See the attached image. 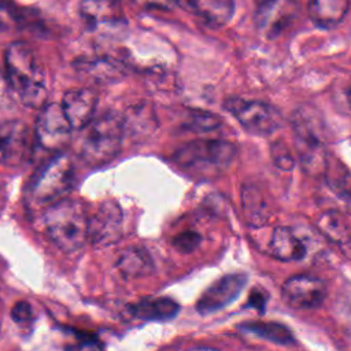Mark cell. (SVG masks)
Segmentation results:
<instances>
[{
	"instance_id": "d4e9b609",
	"label": "cell",
	"mask_w": 351,
	"mask_h": 351,
	"mask_svg": "<svg viewBox=\"0 0 351 351\" xmlns=\"http://www.w3.org/2000/svg\"><path fill=\"white\" fill-rule=\"evenodd\" d=\"M89 75L93 77L97 82L100 81H112L114 78H119L121 70L118 66L111 63L110 60L97 59L93 62H86L82 67Z\"/></svg>"
},
{
	"instance_id": "9c48e42d",
	"label": "cell",
	"mask_w": 351,
	"mask_h": 351,
	"mask_svg": "<svg viewBox=\"0 0 351 351\" xmlns=\"http://www.w3.org/2000/svg\"><path fill=\"white\" fill-rule=\"evenodd\" d=\"M122 236V210L115 200L100 203L92 217H88V240L97 248L115 244Z\"/></svg>"
},
{
	"instance_id": "603a6c76",
	"label": "cell",
	"mask_w": 351,
	"mask_h": 351,
	"mask_svg": "<svg viewBox=\"0 0 351 351\" xmlns=\"http://www.w3.org/2000/svg\"><path fill=\"white\" fill-rule=\"evenodd\" d=\"M324 173H326V181L329 188L344 200L350 197V174L343 163H329V158L325 166Z\"/></svg>"
},
{
	"instance_id": "4fadbf2b",
	"label": "cell",
	"mask_w": 351,
	"mask_h": 351,
	"mask_svg": "<svg viewBox=\"0 0 351 351\" xmlns=\"http://www.w3.org/2000/svg\"><path fill=\"white\" fill-rule=\"evenodd\" d=\"M99 96L93 89L80 88L64 93L62 110L73 130H81L93 118Z\"/></svg>"
},
{
	"instance_id": "484cf974",
	"label": "cell",
	"mask_w": 351,
	"mask_h": 351,
	"mask_svg": "<svg viewBox=\"0 0 351 351\" xmlns=\"http://www.w3.org/2000/svg\"><path fill=\"white\" fill-rule=\"evenodd\" d=\"M270 156L276 167L284 171H289L295 166V158L292 156L289 148L282 141H276L270 145Z\"/></svg>"
},
{
	"instance_id": "3957f363",
	"label": "cell",
	"mask_w": 351,
	"mask_h": 351,
	"mask_svg": "<svg viewBox=\"0 0 351 351\" xmlns=\"http://www.w3.org/2000/svg\"><path fill=\"white\" fill-rule=\"evenodd\" d=\"M43 223L52 243L64 252L77 251L88 241V214L78 200L63 197L49 204Z\"/></svg>"
},
{
	"instance_id": "4316f807",
	"label": "cell",
	"mask_w": 351,
	"mask_h": 351,
	"mask_svg": "<svg viewBox=\"0 0 351 351\" xmlns=\"http://www.w3.org/2000/svg\"><path fill=\"white\" fill-rule=\"evenodd\" d=\"M200 241H202V236L199 233L186 230V232L177 234L173 239L171 244L177 251H180L182 254H191L200 245Z\"/></svg>"
},
{
	"instance_id": "83f0119b",
	"label": "cell",
	"mask_w": 351,
	"mask_h": 351,
	"mask_svg": "<svg viewBox=\"0 0 351 351\" xmlns=\"http://www.w3.org/2000/svg\"><path fill=\"white\" fill-rule=\"evenodd\" d=\"M11 318L14 319V322H16L19 325H26V324L32 322L33 321L32 306L25 300L18 302L11 310Z\"/></svg>"
},
{
	"instance_id": "277c9868",
	"label": "cell",
	"mask_w": 351,
	"mask_h": 351,
	"mask_svg": "<svg viewBox=\"0 0 351 351\" xmlns=\"http://www.w3.org/2000/svg\"><path fill=\"white\" fill-rule=\"evenodd\" d=\"M84 137L81 144V158L89 166H103L114 160L122 147L125 126L123 118L114 112L106 111L93 117L82 128Z\"/></svg>"
},
{
	"instance_id": "9a60e30c",
	"label": "cell",
	"mask_w": 351,
	"mask_h": 351,
	"mask_svg": "<svg viewBox=\"0 0 351 351\" xmlns=\"http://www.w3.org/2000/svg\"><path fill=\"white\" fill-rule=\"evenodd\" d=\"M270 251L278 261L295 262L306 256L307 247L293 229L288 226H277L271 233Z\"/></svg>"
},
{
	"instance_id": "7402d4cb",
	"label": "cell",
	"mask_w": 351,
	"mask_h": 351,
	"mask_svg": "<svg viewBox=\"0 0 351 351\" xmlns=\"http://www.w3.org/2000/svg\"><path fill=\"white\" fill-rule=\"evenodd\" d=\"M241 203L245 219L252 226H262L267 222L269 210L263 195L254 185H244L241 189Z\"/></svg>"
},
{
	"instance_id": "f546056e",
	"label": "cell",
	"mask_w": 351,
	"mask_h": 351,
	"mask_svg": "<svg viewBox=\"0 0 351 351\" xmlns=\"http://www.w3.org/2000/svg\"><path fill=\"white\" fill-rule=\"evenodd\" d=\"M137 3L144 7L162 8V10H167L176 5V0H137Z\"/></svg>"
},
{
	"instance_id": "52a82bcc",
	"label": "cell",
	"mask_w": 351,
	"mask_h": 351,
	"mask_svg": "<svg viewBox=\"0 0 351 351\" xmlns=\"http://www.w3.org/2000/svg\"><path fill=\"white\" fill-rule=\"evenodd\" d=\"M223 107L248 133L255 136H267L278 129L282 122L280 111L261 100L229 97L225 100Z\"/></svg>"
},
{
	"instance_id": "7a4b0ae2",
	"label": "cell",
	"mask_w": 351,
	"mask_h": 351,
	"mask_svg": "<svg viewBox=\"0 0 351 351\" xmlns=\"http://www.w3.org/2000/svg\"><path fill=\"white\" fill-rule=\"evenodd\" d=\"M236 152V145L230 141L196 140L176 149L171 160L191 177L211 180L230 167Z\"/></svg>"
},
{
	"instance_id": "5bb4252c",
	"label": "cell",
	"mask_w": 351,
	"mask_h": 351,
	"mask_svg": "<svg viewBox=\"0 0 351 351\" xmlns=\"http://www.w3.org/2000/svg\"><path fill=\"white\" fill-rule=\"evenodd\" d=\"M176 4L211 27L226 25L234 12V0H176Z\"/></svg>"
},
{
	"instance_id": "ac0fdd59",
	"label": "cell",
	"mask_w": 351,
	"mask_h": 351,
	"mask_svg": "<svg viewBox=\"0 0 351 351\" xmlns=\"http://www.w3.org/2000/svg\"><path fill=\"white\" fill-rule=\"evenodd\" d=\"M117 267L126 278L145 277L155 269L154 259L144 247H129L123 250L117 261Z\"/></svg>"
},
{
	"instance_id": "4dcf8cb0",
	"label": "cell",
	"mask_w": 351,
	"mask_h": 351,
	"mask_svg": "<svg viewBox=\"0 0 351 351\" xmlns=\"http://www.w3.org/2000/svg\"><path fill=\"white\" fill-rule=\"evenodd\" d=\"M5 85H7V82L4 84V81L1 80V75H0V101H3L4 100V97H7V92H5Z\"/></svg>"
},
{
	"instance_id": "d6986e66",
	"label": "cell",
	"mask_w": 351,
	"mask_h": 351,
	"mask_svg": "<svg viewBox=\"0 0 351 351\" xmlns=\"http://www.w3.org/2000/svg\"><path fill=\"white\" fill-rule=\"evenodd\" d=\"M319 232L333 243L347 245L351 240V226L348 215L339 210H328L317 218Z\"/></svg>"
},
{
	"instance_id": "cb8c5ba5",
	"label": "cell",
	"mask_w": 351,
	"mask_h": 351,
	"mask_svg": "<svg viewBox=\"0 0 351 351\" xmlns=\"http://www.w3.org/2000/svg\"><path fill=\"white\" fill-rule=\"evenodd\" d=\"M219 125H221V119L215 114L202 111V110L191 111V114L185 122L186 129H189L192 132H197V133L211 132V130L217 129Z\"/></svg>"
},
{
	"instance_id": "f1b7e54d",
	"label": "cell",
	"mask_w": 351,
	"mask_h": 351,
	"mask_svg": "<svg viewBox=\"0 0 351 351\" xmlns=\"http://www.w3.org/2000/svg\"><path fill=\"white\" fill-rule=\"evenodd\" d=\"M266 300H267V296L263 291L261 289H254L251 293H250V298H248V302L245 304V307H250V308H255L258 313H263L265 311V306H266Z\"/></svg>"
},
{
	"instance_id": "6da1fadb",
	"label": "cell",
	"mask_w": 351,
	"mask_h": 351,
	"mask_svg": "<svg viewBox=\"0 0 351 351\" xmlns=\"http://www.w3.org/2000/svg\"><path fill=\"white\" fill-rule=\"evenodd\" d=\"M5 82L26 107L41 108L48 96L44 70L34 49L23 43H11L4 53Z\"/></svg>"
},
{
	"instance_id": "8992f818",
	"label": "cell",
	"mask_w": 351,
	"mask_h": 351,
	"mask_svg": "<svg viewBox=\"0 0 351 351\" xmlns=\"http://www.w3.org/2000/svg\"><path fill=\"white\" fill-rule=\"evenodd\" d=\"M292 128L298 156L303 169L313 174L324 173L328 152L321 119L311 110L299 108L292 117Z\"/></svg>"
},
{
	"instance_id": "30bf717a",
	"label": "cell",
	"mask_w": 351,
	"mask_h": 351,
	"mask_svg": "<svg viewBox=\"0 0 351 351\" xmlns=\"http://www.w3.org/2000/svg\"><path fill=\"white\" fill-rule=\"evenodd\" d=\"M328 293L326 284L318 278L308 274H298L288 278L282 288V299L293 308L308 310L319 307Z\"/></svg>"
},
{
	"instance_id": "5b68a950",
	"label": "cell",
	"mask_w": 351,
	"mask_h": 351,
	"mask_svg": "<svg viewBox=\"0 0 351 351\" xmlns=\"http://www.w3.org/2000/svg\"><path fill=\"white\" fill-rule=\"evenodd\" d=\"M75 166L66 154H58L43 165L27 186L26 202L33 210H44L63 199L74 182Z\"/></svg>"
},
{
	"instance_id": "ba28073f",
	"label": "cell",
	"mask_w": 351,
	"mask_h": 351,
	"mask_svg": "<svg viewBox=\"0 0 351 351\" xmlns=\"http://www.w3.org/2000/svg\"><path fill=\"white\" fill-rule=\"evenodd\" d=\"M71 130L60 104L48 103L41 107L36 121V137L43 148L60 151L69 143Z\"/></svg>"
},
{
	"instance_id": "8fae6325",
	"label": "cell",
	"mask_w": 351,
	"mask_h": 351,
	"mask_svg": "<svg viewBox=\"0 0 351 351\" xmlns=\"http://www.w3.org/2000/svg\"><path fill=\"white\" fill-rule=\"evenodd\" d=\"M247 284L244 273L225 274L213 282L200 296L196 303V310L202 315L213 314L233 303Z\"/></svg>"
},
{
	"instance_id": "2e32d148",
	"label": "cell",
	"mask_w": 351,
	"mask_h": 351,
	"mask_svg": "<svg viewBox=\"0 0 351 351\" xmlns=\"http://www.w3.org/2000/svg\"><path fill=\"white\" fill-rule=\"evenodd\" d=\"M350 0H310L308 16L321 29H332L346 18Z\"/></svg>"
},
{
	"instance_id": "44dd1931",
	"label": "cell",
	"mask_w": 351,
	"mask_h": 351,
	"mask_svg": "<svg viewBox=\"0 0 351 351\" xmlns=\"http://www.w3.org/2000/svg\"><path fill=\"white\" fill-rule=\"evenodd\" d=\"M239 328L243 332H247L259 339H263L280 346H291V344H295L296 341L293 333L287 326L277 322L255 321V322L241 324Z\"/></svg>"
},
{
	"instance_id": "ffe728a7",
	"label": "cell",
	"mask_w": 351,
	"mask_h": 351,
	"mask_svg": "<svg viewBox=\"0 0 351 351\" xmlns=\"http://www.w3.org/2000/svg\"><path fill=\"white\" fill-rule=\"evenodd\" d=\"M80 11L89 27H96L100 23H112L121 19V10L117 0H82Z\"/></svg>"
},
{
	"instance_id": "7c38bea8",
	"label": "cell",
	"mask_w": 351,
	"mask_h": 351,
	"mask_svg": "<svg viewBox=\"0 0 351 351\" xmlns=\"http://www.w3.org/2000/svg\"><path fill=\"white\" fill-rule=\"evenodd\" d=\"M30 152L29 128L19 119L0 123V165L18 166Z\"/></svg>"
},
{
	"instance_id": "e0dca14e",
	"label": "cell",
	"mask_w": 351,
	"mask_h": 351,
	"mask_svg": "<svg viewBox=\"0 0 351 351\" xmlns=\"http://www.w3.org/2000/svg\"><path fill=\"white\" fill-rule=\"evenodd\" d=\"M132 317L144 321H167L174 318L180 306L170 298H147L129 306Z\"/></svg>"
}]
</instances>
